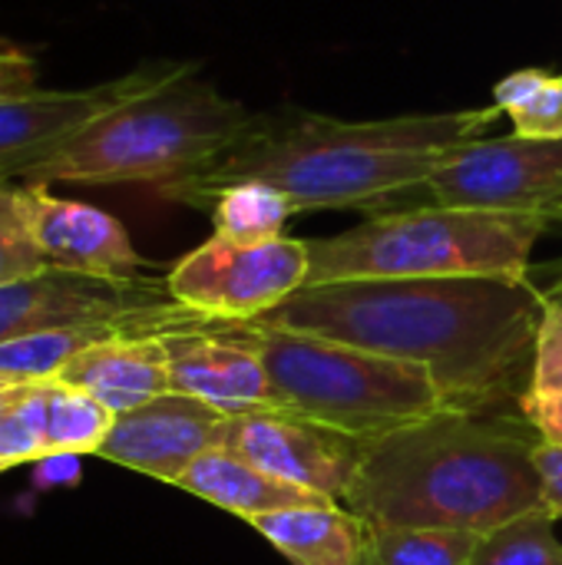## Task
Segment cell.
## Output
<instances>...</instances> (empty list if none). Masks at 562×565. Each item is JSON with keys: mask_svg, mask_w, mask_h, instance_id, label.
I'll list each match as a JSON object with an SVG mask.
<instances>
[{"mask_svg": "<svg viewBox=\"0 0 562 565\" xmlns=\"http://www.w3.org/2000/svg\"><path fill=\"white\" fill-rule=\"evenodd\" d=\"M543 308L533 275L361 278L305 285L255 321L417 364L450 411L523 414Z\"/></svg>", "mask_w": 562, "mask_h": 565, "instance_id": "6da1fadb", "label": "cell"}, {"mask_svg": "<svg viewBox=\"0 0 562 565\" xmlns=\"http://www.w3.org/2000/svg\"><path fill=\"white\" fill-rule=\"evenodd\" d=\"M497 106L411 113L391 119H335L308 109L258 113L252 129L205 172L159 195L202 209L219 189L265 182L295 212L371 209L424 189L431 169L457 146L484 139Z\"/></svg>", "mask_w": 562, "mask_h": 565, "instance_id": "7a4b0ae2", "label": "cell"}, {"mask_svg": "<svg viewBox=\"0 0 562 565\" xmlns=\"http://www.w3.org/2000/svg\"><path fill=\"white\" fill-rule=\"evenodd\" d=\"M540 444L523 414L441 411L371 440L341 507L371 530L484 536L543 510Z\"/></svg>", "mask_w": 562, "mask_h": 565, "instance_id": "3957f363", "label": "cell"}, {"mask_svg": "<svg viewBox=\"0 0 562 565\" xmlns=\"http://www.w3.org/2000/svg\"><path fill=\"white\" fill-rule=\"evenodd\" d=\"M258 119L219 93L195 63L152 60L126 73L116 103L26 169L20 185H152L156 192L215 166Z\"/></svg>", "mask_w": 562, "mask_h": 565, "instance_id": "277c9868", "label": "cell"}, {"mask_svg": "<svg viewBox=\"0 0 562 565\" xmlns=\"http://www.w3.org/2000/svg\"><path fill=\"white\" fill-rule=\"evenodd\" d=\"M553 228L540 215L477 209H394L368 222L308 242V281L361 278H530L537 242Z\"/></svg>", "mask_w": 562, "mask_h": 565, "instance_id": "5b68a950", "label": "cell"}, {"mask_svg": "<svg viewBox=\"0 0 562 565\" xmlns=\"http://www.w3.org/2000/svg\"><path fill=\"white\" fill-rule=\"evenodd\" d=\"M229 334L262 358L282 411L358 440H381L450 411L434 377L417 364L262 321H229Z\"/></svg>", "mask_w": 562, "mask_h": 565, "instance_id": "8992f818", "label": "cell"}, {"mask_svg": "<svg viewBox=\"0 0 562 565\" xmlns=\"http://www.w3.org/2000/svg\"><path fill=\"white\" fill-rule=\"evenodd\" d=\"M209 321V315L176 301L166 278L156 275L93 278L46 268L33 278L0 285V344L86 324H106L142 338H166L195 331Z\"/></svg>", "mask_w": 562, "mask_h": 565, "instance_id": "52a82bcc", "label": "cell"}, {"mask_svg": "<svg viewBox=\"0 0 562 565\" xmlns=\"http://www.w3.org/2000/svg\"><path fill=\"white\" fill-rule=\"evenodd\" d=\"M424 192L444 209L513 212L562 222V139H474L450 149Z\"/></svg>", "mask_w": 562, "mask_h": 565, "instance_id": "ba28073f", "label": "cell"}, {"mask_svg": "<svg viewBox=\"0 0 562 565\" xmlns=\"http://www.w3.org/2000/svg\"><path fill=\"white\" fill-rule=\"evenodd\" d=\"M305 281L308 242L285 235L262 245L212 235L166 275L176 301L219 321H255L305 288Z\"/></svg>", "mask_w": 562, "mask_h": 565, "instance_id": "9c48e42d", "label": "cell"}, {"mask_svg": "<svg viewBox=\"0 0 562 565\" xmlns=\"http://www.w3.org/2000/svg\"><path fill=\"white\" fill-rule=\"evenodd\" d=\"M371 440H358L291 411H252L225 417L219 450L245 463L344 503Z\"/></svg>", "mask_w": 562, "mask_h": 565, "instance_id": "30bf717a", "label": "cell"}, {"mask_svg": "<svg viewBox=\"0 0 562 565\" xmlns=\"http://www.w3.org/2000/svg\"><path fill=\"white\" fill-rule=\"evenodd\" d=\"M225 417L205 401L169 391L136 411L116 414L96 457L176 487L202 454L219 450Z\"/></svg>", "mask_w": 562, "mask_h": 565, "instance_id": "8fae6325", "label": "cell"}, {"mask_svg": "<svg viewBox=\"0 0 562 565\" xmlns=\"http://www.w3.org/2000/svg\"><path fill=\"white\" fill-rule=\"evenodd\" d=\"M23 222L50 268L93 278H139L146 258L109 212L60 199L46 185H17Z\"/></svg>", "mask_w": 562, "mask_h": 565, "instance_id": "7c38bea8", "label": "cell"}, {"mask_svg": "<svg viewBox=\"0 0 562 565\" xmlns=\"http://www.w3.org/2000/svg\"><path fill=\"white\" fill-rule=\"evenodd\" d=\"M172 391L205 401L235 417L252 411H282V397L255 351L229 334V321L212 318L195 331L166 334Z\"/></svg>", "mask_w": 562, "mask_h": 565, "instance_id": "4fadbf2b", "label": "cell"}, {"mask_svg": "<svg viewBox=\"0 0 562 565\" xmlns=\"http://www.w3.org/2000/svg\"><path fill=\"white\" fill-rule=\"evenodd\" d=\"M126 76L83 89H30L0 96V182H17L96 113L119 99Z\"/></svg>", "mask_w": 562, "mask_h": 565, "instance_id": "5bb4252c", "label": "cell"}, {"mask_svg": "<svg viewBox=\"0 0 562 565\" xmlns=\"http://www.w3.org/2000/svg\"><path fill=\"white\" fill-rule=\"evenodd\" d=\"M56 381L86 391L113 414H126L172 391L169 351L162 338H103L70 358Z\"/></svg>", "mask_w": 562, "mask_h": 565, "instance_id": "9a60e30c", "label": "cell"}, {"mask_svg": "<svg viewBox=\"0 0 562 565\" xmlns=\"http://www.w3.org/2000/svg\"><path fill=\"white\" fill-rule=\"evenodd\" d=\"M179 490L232 513V516H242L245 523L258 520V516H268V513H278V510H295V507H328L335 500L315 493V490H305V487H295V483H285L252 463H245L242 457L229 454V450H209L202 454L185 473L182 480L176 483Z\"/></svg>", "mask_w": 562, "mask_h": 565, "instance_id": "2e32d148", "label": "cell"}, {"mask_svg": "<svg viewBox=\"0 0 562 565\" xmlns=\"http://www.w3.org/2000/svg\"><path fill=\"white\" fill-rule=\"evenodd\" d=\"M252 526L295 565H361L371 526L341 503L295 507L252 520Z\"/></svg>", "mask_w": 562, "mask_h": 565, "instance_id": "e0dca14e", "label": "cell"}, {"mask_svg": "<svg viewBox=\"0 0 562 565\" xmlns=\"http://www.w3.org/2000/svg\"><path fill=\"white\" fill-rule=\"evenodd\" d=\"M116 414L79 387L46 381L43 397V460L99 454Z\"/></svg>", "mask_w": 562, "mask_h": 565, "instance_id": "ac0fdd59", "label": "cell"}, {"mask_svg": "<svg viewBox=\"0 0 562 565\" xmlns=\"http://www.w3.org/2000/svg\"><path fill=\"white\" fill-rule=\"evenodd\" d=\"M202 209L212 215L215 235L238 245H262L282 238L285 222L295 215V205L265 182H238L219 189Z\"/></svg>", "mask_w": 562, "mask_h": 565, "instance_id": "d6986e66", "label": "cell"}, {"mask_svg": "<svg viewBox=\"0 0 562 565\" xmlns=\"http://www.w3.org/2000/svg\"><path fill=\"white\" fill-rule=\"evenodd\" d=\"M494 106L527 139H562V70L527 66L494 86Z\"/></svg>", "mask_w": 562, "mask_h": 565, "instance_id": "ffe728a7", "label": "cell"}, {"mask_svg": "<svg viewBox=\"0 0 562 565\" xmlns=\"http://www.w3.org/2000/svg\"><path fill=\"white\" fill-rule=\"evenodd\" d=\"M477 540L450 530H371L361 565H470Z\"/></svg>", "mask_w": 562, "mask_h": 565, "instance_id": "44dd1931", "label": "cell"}, {"mask_svg": "<svg viewBox=\"0 0 562 565\" xmlns=\"http://www.w3.org/2000/svg\"><path fill=\"white\" fill-rule=\"evenodd\" d=\"M470 565H562L556 520L547 510H533L500 530L484 533Z\"/></svg>", "mask_w": 562, "mask_h": 565, "instance_id": "7402d4cb", "label": "cell"}, {"mask_svg": "<svg viewBox=\"0 0 562 565\" xmlns=\"http://www.w3.org/2000/svg\"><path fill=\"white\" fill-rule=\"evenodd\" d=\"M46 381H20L0 404V473L43 460Z\"/></svg>", "mask_w": 562, "mask_h": 565, "instance_id": "603a6c76", "label": "cell"}, {"mask_svg": "<svg viewBox=\"0 0 562 565\" xmlns=\"http://www.w3.org/2000/svg\"><path fill=\"white\" fill-rule=\"evenodd\" d=\"M46 258L40 255L23 212L17 205V185L0 182V285L33 278L46 271Z\"/></svg>", "mask_w": 562, "mask_h": 565, "instance_id": "cb8c5ba5", "label": "cell"}, {"mask_svg": "<svg viewBox=\"0 0 562 565\" xmlns=\"http://www.w3.org/2000/svg\"><path fill=\"white\" fill-rule=\"evenodd\" d=\"M527 394H562V305L547 301L537 331V361Z\"/></svg>", "mask_w": 562, "mask_h": 565, "instance_id": "d4e9b609", "label": "cell"}, {"mask_svg": "<svg viewBox=\"0 0 562 565\" xmlns=\"http://www.w3.org/2000/svg\"><path fill=\"white\" fill-rule=\"evenodd\" d=\"M520 411L543 444L562 447V394H527Z\"/></svg>", "mask_w": 562, "mask_h": 565, "instance_id": "484cf974", "label": "cell"}, {"mask_svg": "<svg viewBox=\"0 0 562 565\" xmlns=\"http://www.w3.org/2000/svg\"><path fill=\"white\" fill-rule=\"evenodd\" d=\"M30 89H36V60L13 43H0V96H20Z\"/></svg>", "mask_w": 562, "mask_h": 565, "instance_id": "4316f807", "label": "cell"}, {"mask_svg": "<svg viewBox=\"0 0 562 565\" xmlns=\"http://www.w3.org/2000/svg\"><path fill=\"white\" fill-rule=\"evenodd\" d=\"M537 470H540V480H543V510L562 520V447L553 444H540L537 450Z\"/></svg>", "mask_w": 562, "mask_h": 565, "instance_id": "83f0119b", "label": "cell"}, {"mask_svg": "<svg viewBox=\"0 0 562 565\" xmlns=\"http://www.w3.org/2000/svg\"><path fill=\"white\" fill-rule=\"evenodd\" d=\"M79 467H76V457H50V460H40V477L43 480H76Z\"/></svg>", "mask_w": 562, "mask_h": 565, "instance_id": "f1b7e54d", "label": "cell"}, {"mask_svg": "<svg viewBox=\"0 0 562 565\" xmlns=\"http://www.w3.org/2000/svg\"><path fill=\"white\" fill-rule=\"evenodd\" d=\"M543 288V295H547V301H556L562 305V262L553 268V278H550V285H540Z\"/></svg>", "mask_w": 562, "mask_h": 565, "instance_id": "f546056e", "label": "cell"}, {"mask_svg": "<svg viewBox=\"0 0 562 565\" xmlns=\"http://www.w3.org/2000/svg\"><path fill=\"white\" fill-rule=\"evenodd\" d=\"M17 384H20V381H7V377H0V404L7 401V394H10V391H13Z\"/></svg>", "mask_w": 562, "mask_h": 565, "instance_id": "4dcf8cb0", "label": "cell"}]
</instances>
